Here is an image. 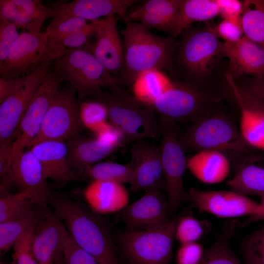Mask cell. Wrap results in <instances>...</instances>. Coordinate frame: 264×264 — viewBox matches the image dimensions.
I'll list each match as a JSON object with an SVG mask.
<instances>
[{"label": "cell", "mask_w": 264, "mask_h": 264, "mask_svg": "<svg viewBox=\"0 0 264 264\" xmlns=\"http://www.w3.org/2000/svg\"><path fill=\"white\" fill-rule=\"evenodd\" d=\"M235 82L241 88L264 102V76H253L245 78L239 83Z\"/></svg>", "instance_id": "obj_48"}, {"label": "cell", "mask_w": 264, "mask_h": 264, "mask_svg": "<svg viewBox=\"0 0 264 264\" xmlns=\"http://www.w3.org/2000/svg\"><path fill=\"white\" fill-rule=\"evenodd\" d=\"M36 204L19 217L0 223V252L4 253L13 247L25 232L37 228L45 220L48 210Z\"/></svg>", "instance_id": "obj_29"}, {"label": "cell", "mask_w": 264, "mask_h": 264, "mask_svg": "<svg viewBox=\"0 0 264 264\" xmlns=\"http://www.w3.org/2000/svg\"><path fill=\"white\" fill-rule=\"evenodd\" d=\"M227 185L230 190L245 196L264 194V156L254 154L245 156Z\"/></svg>", "instance_id": "obj_28"}, {"label": "cell", "mask_w": 264, "mask_h": 264, "mask_svg": "<svg viewBox=\"0 0 264 264\" xmlns=\"http://www.w3.org/2000/svg\"><path fill=\"white\" fill-rule=\"evenodd\" d=\"M62 253L66 264H98L90 254L80 247L73 240L66 226L59 220Z\"/></svg>", "instance_id": "obj_37"}, {"label": "cell", "mask_w": 264, "mask_h": 264, "mask_svg": "<svg viewBox=\"0 0 264 264\" xmlns=\"http://www.w3.org/2000/svg\"><path fill=\"white\" fill-rule=\"evenodd\" d=\"M220 97L199 86L175 82L174 87L159 96L151 107L161 116L174 122H194L212 110Z\"/></svg>", "instance_id": "obj_10"}, {"label": "cell", "mask_w": 264, "mask_h": 264, "mask_svg": "<svg viewBox=\"0 0 264 264\" xmlns=\"http://www.w3.org/2000/svg\"><path fill=\"white\" fill-rule=\"evenodd\" d=\"M93 180L132 184L134 172L129 164L123 165L112 162L97 163L88 167L84 175Z\"/></svg>", "instance_id": "obj_35"}, {"label": "cell", "mask_w": 264, "mask_h": 264, "mask_svg": "<svg viewBox=\"0 0 264 264\" xmlns=\"http://www.w3.org/2000/svg\"><path fill=\"white\" fill-rule=\"evenodd\" d=\"M228 72L235 80L245 75L264 76V47L244 36L235 43H224Z\"/></svg>", "instance_id": "obj_22"}, {"label": "cell", "mask_w": 264, "mask_h": 264, "mask_svg": "<svg viewBox=\"0 0 264 264\" xmlns=\"http://www.w3.org/2000/svg\"><path fill=\"white\" fill-rule=\"evenodd\" d=\"M0 264H11L5 263L0 262Z\"/></svg>", "instance_id": "obj_54"}, {"label": "cell", "mask_w": 264, "mask_h": 264, "mask_svg": "<svg viewBox=\"0 0 264 264\" xmlns=\"http://www.w3.org/2000/svg\"><path fill=\"white\" fill-rule=\"evenodd\" d=\"M59 219L48 210L44 221L35 230L31 249L39 264H54L62 251Z\"/></svg>", "instance_id": "obj_26"}, {"label": "cell", "mask_w": 264, "mask_h": 264, "mask_svg": "<svg viewBox=\"0 0 264 264\" xmlns=\"http://www.w3.org/2000/svg\"><path fill=\"white\" fill-rule=\"evenodd\" d=\"M242 2L241 24L244 36L264 47V0Z\"/></svg>", "instance_id": "obj_34"}, {"label": "cell", "mask_w": 264, "mask_h": 264, "mask_svg": "<svg viewBox=\"0 0 264 264\" xmlns=\"http://www.w3.org/2000/svg\"><path fill=\"white\" fill-rule=\"evenodd\" d=\"M204 233L202 223L196 218L186 216L180 217L176 230V238L181 244L197 242Z\"/></svg>", "instance_id": "obj_40"}, {"label": "cell", "mask_w": 264, "mask_h": 264, "mask_svg": "<svg viewBox=\"0 0 264 264\" xmlns=\"http://www.w3.org/2000/svg\"><path fill=\"white\" fill-rule=\"evenodd\" d=\"M76 94L69 84L59 89L29 148L44 141H65L80 133L83 126L80 115L81 103Z\"/></svg>", "instance_id": "obj_11"}, {"label": "cell", "mask_w": 264, "mask_h": 264, "mask_svg": "<svg viewBox=\"0 0 264 264\" xmlns=\"http://www.w3.org/2000/svg\"><path fill=\"white\" fill-rule=\"evenodd\" d=\"M54 264H66L64 259L62 251L58 255Z\"/></svg>", "instance_id": "obj_52"}, {"label": "cell", "mask_w": 264, "mask_h": 264, "mask_svg": "<svg viewBox=\"0 0 264 264\" xmlns=\"http://www.w3.org/2000/svg\"><path fill=\"white\" fill-rule=\"evenodd\" d=\"M180 217L157 228L121 232L118 241L129 264H170Z\"/></svg>", "instance_id": "obj_7"}, {"label": "cell", "mask_w": 264, "mask_h": 264, "mask_svg": "<svg viewBox=\"0 0 264 264\" xmlns=\"http://www.w3.org/2000/svg\"><path fill=\"white\" fill-rule=\"evenodd\" d=\"M129 164L134 172V180L130 190L138 192L157 189L167 190L160 146L146 139L132 143Z\"/></svg>", "instance_id": "obj_15"}, {"label": "cell", "mask_w": 264, "mask_h": 264, "mask_svg": "<svg viewBox=\"0 0 264 264\" xmlns=\"http://www.w3.org/2000/svg\"><path fill=\"white\" fill-rule=\"evenodd\" d=\"M18 29L0 15V65L6 60L11 48L20 36Z\"/></svg>", "instance_id": "obj_43"}, {"label": "cell", "mask_w": 264, "mask_h": 264, "mask_svg": "<svg viewBox=\"0 0 264 264\" xmlns=\"http://www.w3.org/2000/svg\"><path fill=\"white\" fill-rule=\"evenodd\" d=\"M181 0H149L127 14L124 21H138L148 29L167 32L175 37Z\"/></svg>", "instance_id": "obj_20"}, {"label": "cell", "mask_w": 264, "mask_h": 264, "mask_svg": "<svg viewBox=\"0 0 264 264\" xmlns=\"http://www.w3.org/2000/svg\"><path fill=\"white\" fill-rule=\"evenodd\" d=\"M122 211L121 218L129 231L157 228L171 220L168 216V199L157 189L147 190L144 196Z\"/></svg>", "instance_id": "obj_17"}, {"label": "cell", "mask_w": 264, "mask_h": 264, "mask_svg": "<svg viewBox=\"0 0 264 264\" xmlns=\"http://www.w3.org/2000/svg\"><path fill=\"white\" fill-rule=\"evenodd\" d=\"M95 134L96 138L105 143L120 148L124 147L122 134L111 123L108 122Z\"/></svg>", "instance_id": "obj_49"}, {"label": "cell", "mask_w": 264, "mask_h": 264, "mask_svg": "<svg viewBox=\"0 0 264 264\" xmlns=\"http://www.w3.org/2000/svg\"><path fill=\"white\" fill-rule=\"evenodd\" d=\"M88 22V21L82 18H70L46 29L44 33L49 42L55 44L67 36L81 29Z\"/></svg>", "instance_id": "obj_42"}, {"label": "cell", "mask_w": 264, "mask_h": 264, "mask_svg": "<svg viewBox=\"0 0 264 264\" xmlns=\"http://www.w3.org/2000/svg\"><path fill=\"white\" fill-rule=\"evenodd\" d=\"M54 60L39 66L21 87L0 103V147L14 141L21 121Z\"/></svg>", "instance_id": "obj_13"}, {"label": "cell", "mask_w": 264, "mask_h": 264, "mask_svg": "<svg viewBox=\"0 0 264 264\" xmlns=\"http://www.w3.org/2000/svg\"><path fill=\"white\" fill-rule=\"evenodd\" d=\"M219 15L215 0H181L175 37L180 34L192 23L207 22Z\"/></svg>", "instance_id": "obj_32"}, {"label": "cell", "mask_w": 264, "mask_h": 264, "mask_svg": "<svg viewBox=\"0 0 264 264\" xmlns=\"http://www.w3.org/2000/svg\"><path fill=\"white\" fill-rule=\"evenodd\" d=\"M124 22V68L120 84L132 87L139 74L150 70L174 73L178 45L174 38L155 35L139 22Z\"/></svg>", "instance_id": "obj_2"}, {"label": "cell", "mask_w": 264, "mask_h": 264, "mask_svg": "<svg viewBox=\"0 0 264 264\" xmlns=\"http://www.w3.org/2000/svg\"><path fill=\"white\" fill-rule=\"evenodd\" d=\"M218 6L219 15L223 19L241 23L243 12V2L238 0H215Z\"/></svg>", "instance_id": "obj_47"}, {"label": "cell", "mask_w": 264, "mask_h": 264, "mask_svg": "<svg viewBox=\"0 0 264 264\" xmlns=\"http://www.w3.org/2000/svg\"><path fill=\"white\" fill-rule=\"evenodd\" d=\"M161 161L168 193L169 212L176 211L188 200V193L183 185V178L187 168L186 151L182 134L176 122L160 117Z\"/></svg>", "instance_id": "obj_8"}, {"label": "cell", "mask_w": 264, "mask_h": 264, "mask_svg": "<svg viewBox=\"0 0 264 264\" xmlns=\"http://www.w3.org/2000/svg\"><path fill=\"white\" fill-rule=\"evenodd\" d=\"M187 168L200 181L214 184L227 177L231 167L226 154L218 151L206 150L198 151L189 158Z\"/></svg>", "instance_id": "obj_27"}, {"label": "cell", "mask_w": 264, "mask_h": 264, "mask_svg": "<svg viewBox=\"0 0 264 264\" xmlns=\"http://www.w3.org/2000/svg\"><path fill=\"white\" fill-rule=\"evenodd\" d=\"M9 182L19 193L36 204L45 206L53 192L44 177L39 161L30 149L12 154L9 171Z\"/></svg>", "instance_id": "obj_14"}, {"label": "cell", "mask_w": 264, "mask_h": 264, "mask_svg": "<svg viewBox=\"0 0 264 264\" xmlns=\"http://www.w3.org/2000/svg\"><path fill=\"white\" fill-rule=\"evenodd\" d=\"M236 101L241 111L240 132L243 139L250 147L264 150V112Z\"/></svg>", "instance_id": "obj_33"}, {"label": "cell", "mask_w": 264, "mask_h": 264, "mask_svg": "<svg viewBox=\"0 0 264 264\" xmlns=\"http://www.w3.org/2000/svg\"><path fill=\"white\" fill-rule=\"evenodd\" d=\"M214 28L207 23L186 31L177 47L176 62L188 83L199 86L225 57L224 43L219 40Z\"/></svg>", "instance_id": "obj_5"}, {"label": "cell", "mask_w": 264, "mask_h": 264, "mask_svg": "<svg viewBox=\"0 0 264 264\" xmlns=\"http://www.w3.org/2000/svg\"><path fill=\"white\" fill-rule=\"evenodd\" d=\"M29 149L41 164L46 179L66 183L80 178L81 176L69 165L68 148L65 141H44L33 145Z\"/></svg>", "instance_id": "obj_21"}, {"label": "cell", "mask_w": 264, "mask_h": 264, "mask_svg": "<svg viewBox=\"0 0 264 264\" xmlns=\"http://www.w3.org/2000/svg\"><path fill=\"white\" fill-rule=\"evenodd\" d=\"M259 110L264 112V102L261 101L258 106Z\"/></svg>", "instance_id": "obj_53"}, {"label": "cell", "mask_w": 264, "mask_h": 264, "mask_svg": "<svg viewBox=\"0 0 264 264\" xmlns=\"http://www.w3.org/2000/svg\"><path fill=\"white\" fill-rule=\"evenodd\" d=\"M214 28L218 38L225 43H236L244 36L241 24L232 21L223 19Z\"/></svg>", "instance_id": "obj_45"}, {"label": "cell", "mask_w": 264, "mask_h": 264, "mask_svg": "<svg viewBox=\"0 0 264 264\" xmlns=\"http://www.w3.org/2000/svg\"><path fill=\"white\" fill-rule=\"evenodd\" d=\"M69 165L79 175L84 176L86 169L117 151L119 147L105 143L98 139L79 133L67 140Z\"/></svg>", "instance_id": "obj_24"}, {"label": "cell", "mask_w": 264, "mask_h": 264, "mask_svg": "<svg viewBox=\"0 0 264 264\" xmlns=\"http://www.w3.org/2000/svg\"><path fill=\"white\" fill-rule=\"evenodd\" d=\"M84 196L97 213L122 210L129 201L128 192L123 184L107 181L93 180L85 189Z\"/></svg>", "instance_id": "obj_25"}, {"label": "cell", "mask_w": 264, "mask_h": 264, "mask_svg": "<svg viewBox=\"0 0 264 264\" xmlns=\"http://www.w3.org/2000/svg\"><path fill=\"white\" fill-rule=\"evenodd\" d=\"M63 220L70 236L98 264H118L109 224L84 203L62 193H53L49 203Z\"/></svg>", "instance_id": "obj_1"}, {"label": "cell", "mask_w": 264, "mask_h": 264, "mask_svg": "<svg viewBox=\"0 0 264 264\" xmlns=\"http://www.w3.org/2000/svg\"><path fill=\"white\" fill-rule=\"evenodd\" d=\"M94 22L95 42L88 48V51L120 83L124 68V53L115 17H105Z\"/></svg>", "instance_id": "obj_18"}, {"label": "cell", "mask_w": 264, "mask_h": 264, "mask_svg": "<svg viewBox=\"0 0 264 264\" xmlns=\"http://www.w3.org/2000/svg\"><path fill=\"white\" fill-rule=\"evenodd\" d=\"M80 115L83 126L95 133L108 123L106 108L96 100L85 101L81 103Z\"/></svg>", "instance_id": "obj_38"}, {"label": "cell", "mask_w": 264, "mask_h": 264, "mask_svg": "<svg viewBox=\"0 0 264 264\" xmlns=\"http://www.w3.org/2000/svg\"><path fill=\"white\" fill-rule=\"evenodd\" d=\"M0 15L18 28L41 32L44 22L53 18L55 11L39 0H0Z\"/></svg>", "instance_id": "obj_23"}, {"label": "cell", "mask_w": 264, "mask_h": 264, "mask_svg": "<svg viewBox=\"0 0 264 264\" xmlns=\"http://www.w3.org/2000/svg\"><path fill=\"white\" fill-rule=\"evenodd\" d=\"M204 252L202 245L197 242L181 244L176 253V264H198Z\"/></svg>", "instance_id": "obj_46"}, {"label": "cell", "mask_w": 264, "mask_h": 264, "mask_svg": "<svg viewBox=\"0 0 264 264\" xmlns=\"http://www.w3.org/2000/svg\"><path fill=\"white\" fill-rule=\"evenodd\" d=\"M242 248L244 264H264V225L246 236Z\"/></svg>", "instance_id": "obj_39"}, {"label": "cell", "mask_w": 264, "mask_h": 264, "mask_svg": "<svg viewBox=\"0 0 264 264\" xmlns=\"http://www.w3.org/2000/svg\"><path fill=\"white\" fill-rule=\"evenodd\" d=\"M182 136L187 149L216 150L235 158L246 154L250 147L233 120L212 110L191 123Z\"/></svg>", "instance_id": "obj_4"}, {"label": "cell", "mask_w": 264, "mask_h": 264, "mask_svg": "<svg viewBox=\"0 0 264 264\" xmlns=\"http://www.w3.org/2000/svg\"><path fill=\"white\" fill-rule=\"evenodd\" d=\"M136 0H74L53 6L55 15L46 29L70 18L77 17L93 21L117 15L124 20L128 8Z\"/></svg>", "instance_id": "obj_19"}, {"label": "cell", "mask_w": 264, "mask_h": 264, "mask_svg": "<svg viewBox=\"0 0 264 264\" xmlns=\"http://www.w3.org/2000/svg\"><path fill=\"white\" fill-rule=\"evenodd\" d=\"M0 194V223L14 219L38 204L19 192Z\"/></svg>", "instance_id": "obj_36"}, {"label": "cell", "mask_w": 264, "mask_h": 264, "mask_svg": "<svg viewBox=\"0 0 264 264\" xmlns=\"http://www.w3.org/2000/svg\"><path fill=\"white\" fill-rule=\"evenodd\" d=\"M175 82L163 70L153 69L139 74L134 81L133 95L140 102L149 106L161 95L171 89Z\"/></svg>", "instance_id": "obj_30"}, {"label": "cell", "mask_w": 264, "mask_h": 264, "mask_svg": "<svg viewBox=\"0 0 264 264\" xmlns=\"http://www.w3.org/2000/svg\"><path fill=\"white\" fill-rule=\"evenodd\" d=\"M29 76V74L8 80L0 79V103L21 87Z\"/></svg>", "instance_id": "obj_50"}, {"label": "cell", "mask_w": 264, "mask_h": 264, "mask_svg": "<svg viewBox=\"0 0 264 264\" xmlns=\"http://www.w3.org/2000/svg\"><path fill=\"white\" fill-rule=\"evenodd\" d=\"M67 50L50 43L44 33L24 31L0 65V79L8 80L30 74L44 63L56 59Z\"/></svg>", "instance_id": "obj_9"}, {"label": "cell", "mask_w": 264, "mask_h": 264, "mask_svg": "<svg viewBox=\"0 0 264 264\" xmlns=\"http://www.w3.org/2000/svg\"><path fill=\"white\" fill-rule=\"evenodd\" d=\"M261 202L255 212L249 218L240 224L241 227H245L256 221L264 220V194L259 196Z\"/></svg>", "instance_id": "obj_51"}, {"label": "cell", "mask_w": 264, "mask_h": 264, "mask_svg": "<svg viewBox=\"0 0 264 264\" xmlns=\"http://www.w3.org/2000/svg\"><path fill=\"white\" fill-rule=\"evenodd\" d=\"M64 80L52 65L21 121L15 139L12 143L13 154L30 147L38 135L44 118Z\"/></svg>", "instance_id": "obj_12"}, {"label": "cell", "mask_w": 264, "mask_h": 264, "mask_svg": "<svg viewBox=\"0 0 264 264\" xmlns=\"http://www.w3.org/2000/svg\"><path fill=\"white\" fill-rule=\"evenodd\" d=\"M95 99L106 108L108 119L122 135L124 147L138 140L161 137V123L153 109L119 85L108 91L100 90Z\"/></svg>", "instance_id": "obj_3"}, {"label": "cell", "mask_w": 264, "mask_h": 264, "mask_svg": "<svg viewBox=\"0 0 264 264\" xmlns=\"http://www.w3.org/2000/svg\"><path fill=\"white\" fill-rule=\"evenodd\" d=\"M52 65L75 90L80 103L95 98L104 88L110 90L120 84L119 80L86 49H68L55 59Z\"/></svg>", "instance_id": "obj_6"}, {"label": "cell", "mask_w": 264, "mask_h": 264, "mask_svg": "<svg viewBox=\"0 0 264 264\" xmlns=\"http://www.w3.org/2000/svg\"><path fill=\"white\" fill-rule=\"evenodd\" d=\"M94 21L89 22L84 27L56 42L55 44L67 49H78L86 44L94 35Z\"/></svg>", "instance_id": "obj_44"}, {"label": "cell", "mask_w": 264, "mask_h": 264, "mask_svg": "<svg viewBox=\"0 0 264 264\" xmlns=\"http://www.w3.org/2000/svg\"><path fill=\"white\" fill-rule=\"evenodd\" d=\"M36 228L25 232L16 242L13 247V262L11 264H39L33 255L31 249L32 239Z\"/></svg>", "instance_id": "obj_41"}, {"label": "cell", "mask_w": 264, "mask_h": 264, "mask_svg": "<svg viewBox=\"0 0 264 264\" xmlns=\"http://www.w3.org/2000/svg\"><path fill=\"white\" fill-rule=\"evenodd\" d=\"M188 193L191 200L198 210L219 218L250 216L259 202L238 192L230 191H202L194 188Z\"/></svg>", "instance_id": "obj_16"}, {"label": "cell", "mask_w": 264, "mask_h": 264, "mask_svg": "<svg viewBox=\"0 0 264 264\" xmlns=\"http://www.w3.org/2000/svg\"><path fill=\"white\" fill-rule=\"evenodd\" d=\"M240 223L236 220L225 223L214 242L204 250L198 264H242L230 246V239Z\"/></svg>", "instance_id": "obj_31"}]
</instances>
